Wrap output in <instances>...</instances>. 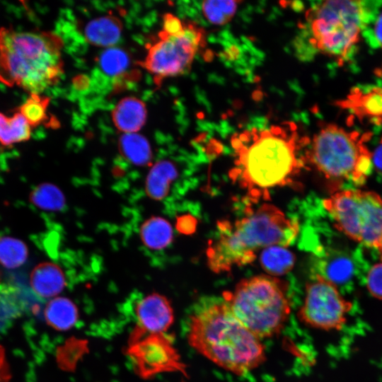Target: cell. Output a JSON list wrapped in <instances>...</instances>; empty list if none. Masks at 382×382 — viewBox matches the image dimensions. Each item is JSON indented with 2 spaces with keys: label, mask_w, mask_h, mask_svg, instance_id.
Wrapping results in <instances>:
<instances>
[{
  "label": "cell",
  "mask_w": 382,
  "mask_h": 382,
  "mask_svg": "<svg viewBox=\"0 0 382 382\" xmlns=\"http://www.w3.org/2000/svg\"><path fill=\"white\" fill-rule=\"evenodd\" d=\"M293 122L252 128L231 140L235 154L231 179L253 202L267 199L271 190L291 185L307 163L300 153L306 144Z\"/></svg>",
  "instance_id": "cell-1"
},
{
  "label": "cell",
  "mask_w": 382,
  "mask_h": 382,
  "mask_svg": "<svg viewBox=\"0 0 382 382\" xmlns=\"http://www.w3.org/2000/svg\"><path fill=\"white\" fill-rule=\"evenodd\" d=\"M187 338L198 353L239 376L266 359L260 339L235 316L223 298L207 301L190 315Z\"/></svg>",
  "instance_id": "cell-2"
},
{
  "label": "cell",
  "mask_w": 382,
  "mask_h": 382,
  "mask_svg": "<svg viewBox=\"0 0 382 382\" xmlns=\"http://www.w3.org/2000/svg\"><path fill=\"white\" fill-rule=\"evenodd\" d=\"M299 225L277 207L263 204L246 210L233 222L217 223V234L207 249V265L216 273L250 263L260 249L272 245L286 247L296 238Z\"/></svg>",
  "instance_id": "cell-3"
},
{
  "label": "cell",
  "mask_w": 382,
  "mask_h": 382,
  "mask_svg": "<svg viewBox=\"0 0 382 382\" xmlns=\"http://www.w3.org/2000/svg\"><path fill=\"white\" fill-rule=\"evenodd\" d=\"M63 42L51 32L0 28V81L30 94H41L64 73Z\"/></svg>",
  "instance_id": "cell-4"
},
{
  "label": "cell",
  "mask_w": 382,
  "mask_h": 382,
  "mask_svg": "<svg viewBox=\"0 0 382 382\" xmlns=\"http://www.w3.org/2000/svg\"><path fill=\"white\" fill-rule=\"evenodd\" d=\"M369 137L370 134L325 125L308 142L306 163L312 164L331 185L337 186L345 181L363 185L373 166L372 154L365 144Z\"/></svg>",
  "instance_id": "cell-5"
},
{
  "label": "cell",
  "mask_w": 382,
  "mask_h": 382,
  "mask_svg": "<svg viewBox=\"0 0 382 382\" xmlns=\"http://www.w3.org/2000/svg\"><path fill=\"white\" fill-rule=\"evenodd\" d=\"M285 282L270 275L244 279L223 294L235 316L260 338L280 332L291 312Z\"/></svg>",
  "instance_id": "cell-6"
},
{
  "label": "cell",
  "mask_w": 382,
  "mask_h": 382,
  "mask_svg": "<svg viewBox=\"0 0 382 382\" xmlns=\"http://www.w3.org/2000/svg\"><path fill=\"white\" fill-rule=\"evenodd\" d=\"M365 16L360 1L329 0L315 5L306 14L311 45L343 65L359 41Z\"/></svg>",
  "instance_id": "cell-7"
},
{
  "label": "cell",
  "mask_w": 382,
  "mask_h": 382,
  "mask_svg": "<svg viewBox=\"0 0 382 382\" xmlns=\"http://www.w3.org/2000/svg\"><path fill=\"white\" fill-rule=\"evenodd\" d=\"M323 206L338 231L366 247H378L382 240V198L377 193L342 190L325 199Z\"/></svg>",
  "instance_id": "cell-8"
},
{
  "label": "cell",
  "mask_w": 382,
  "mask_h": 382,
  "mask_svg": "<svg viewBox=\"0 0 382 382\" xmlns=\"http://www.w3.org/2000/svg\"><path fill=\"white\" fill-rule=\"evenodd\" d=\"M205 31L197 23L185 21L179 31L161 30L140 65L154 77L157 86L167 78L178 76L191 67L197 52L205 44Z\"/></svg>",
  "instance_id": "cell-9"
},
{
  "label": "cell",
  "mask_w": 382,
  "mask_h": 382,
  "mask_svg": "<svg viewBox=\"0 0 382 382\" xmlns=\"http://www.w3.org/2000/svg\"><path fill=\"white\" fill-rule=\"evenodd\" d=\"M126 353L134 372L142 379L169 372L187 376L186 366L171 337L166 333H147L136 326L130 335Z\"/></svg>",
  "instance_id": "cell-10"
},
{
  "label": "cell",
  "mask_w": 382,
  "mask_h": 382,
  "mask_svg": "<svg viewBox=\"0 0 382 382\" xmlns=\"http://www.w3.org/2000/svg\"><path fill=\"white\" fill-rule=\"evenodd\" d=\"M353 304L340 293L337 285L320 274L306 286V296L298 312L306 325L323 330H340L347 323Z\"/></svg>",
  "instance_id": "cell-11"
},
{
  "label": "cell",
  "mask_w": 382,
  "mask_h": 382,
  "mask_svg": "<svg viewBox=\"0 0 382 382\" xmlns=\"http://www.w3.org/2000/svg\"><path fill=\"white\" fill-rule=\"evenodd\" d=\"M137 326L147 333H166L174 321V312L166 296L154 292L141 299L135 308Z\"/></svg>",
  "instance_id": "cell-12"
},
{
  "label": "cell",
  "mask_w": 382,
  "mask_h": 382,
  "mask_svg": "<svg viewBox=\"0 0 382 382\" xmlns=\"http://www.w3.org/2000/svg\"><path fill=\"white\" fill-rule=\"evenodd\" d=\"M337 105L351 110L359 119H371L379 125L382 120V87H374L366 92L354 89Z\"/></svg>",
  "instance_id": "cell-13"
},
{
  "label": "cell",
  "mask_w": 382,
  "mask_h": 382,
  "mask_svg": "<svg viewBox=\"0 0 382 382\" xmlns=\"http://www.w3.org/2000/svg\"><path fill=\"white\" fill-rule=\"evenodd\" d=\"M111 117L116 128L123 134L137 133L146 122L147 110L141 100L128 96L116 104Z\"/></svg>",
  "instance_id": "cell-14"
},
{
  "label": "cell",
  "mask_w": 382,
  "mask_h": 382,
  "mask_svg": "<svg viewBox=\"0 0 382 382\" xmlns=\"http://www.w3.org/2000/svg\"><path fill=\"white\" fill-rule=\"evenodd\" d=\"M30 282L33 291L45 299L57 297L65 287L66 278L61 267L53 262H44L31 272Z\"/></svg>",
  "instance_id": "cell-15"
},
{
  "label": "cell",
  "mask_w": 382,
  "mask_h": 382,
  "mask_svg": "<svg viewBox=\"0 0 382 382\" xmlns=\"http://www.w3.org/2000/svg\"><path fill=\"white\" fill-rule=\"evenodd\" d=\"M179 175L178 168L170 160H160L154 164L145 180L144 189L147 196L156 201L166 198L172 183Z\"/></svg>",
  "instance_id": "cell-16"
},
{
  "label": "cell",
  "mask_w": 382,
  "mask_h": 382,
  "mask_svg": "<svg viewBox=\"0 0 382 382\" xmlns=\"http://www.w3.org/2000/svg\"><path fill=\"white\" fill-rule=\"evenodd\" d=\"M122 30V21L109 15L91 20L86 25L83 32L89 44L109 48L119 41Z\"/></svg>",
  "instance_id": "cell-17"
},
{
  "label": "cell",
  "mask_w": 382,
  "mask_h": 382,
  "mask_svg": "<svg viewBox=\"0 0 382 382\" xmlns=\"http://www.w3.org/2000/svg\"><path fill=\"white\" fill-rule=\"evenodd\" d=\"M44 316L49 326L59 331H66L76 323L79 311L71 299L57 296L47 303Z\"/></svg>",
  "instance_id": "cell-18"
},
{
  "label": "cell",
  "mask_w": 382,
  "mask_h": 382,
  "mask_svg": "<svg viewBox=\"0 0 382 382\" xmlns=\"http://www.w3.org/2000/svg\"><path fill=\"white\" fill-rule=\"evenodd\" d=\"M139 236L146 248L160 250L172 243L173 230L168 220L158 216H152L141 225Z\"/></svg>",
  "instance_id": "cell-19"
},
{
  "label": "cell",
  "mask_w": 382,
  "mask_h": 382,
  "mask_svg": "<svg viewBox=\"0 0 382 382\" xmlns=\"http://www.w3.org/2000/svg\"><path fill=\"white\" fill-rule=\"evenodd\" d=\"M122 156L138 166L149 165L152 160L150 144L146 137L137 133L122 134L118 140Z\"/></svg>",
  "instance_id": "cell-20"
},
{
  "label": "cell",
  "mask_w": 382,
  "mask_h": 382,
  "mask_svg": "<svg viewBox=\"0 0 382 382\" xmlns=\"http://www.w3.org/2000/svg\"><path fill=\"white\" fill-rule=\"evenodd\" d=\"M260 261L263 270L270 276H280L291 270L295 256L286 247L272 245L261 251Z\"/></svg>",
  "instance_id": "cell-21"
},
{
  "label": "cell",
  "mask_w": 382,
  "mask_h": 382,
  "mask_svg": "<svg viewBox=\"0 0 382 382\" xmlns=\"http://www.w3.org/2000/svg\"><path fill=\"white\" fill-rule=\"evenodd\" d=\"M31 127L18 112L11 117L0 112V144L11 146L13 144L25 141L30 138Z\"/></svg>",
  "instance_id": "cell-22"
},
{
  "label": "cell",
  "mask_w": 382,
  "mask_h": 382,
  "mask_svg": "<svg viewBox=\"0 0 382 382\" xmlns=\"http://www.w3.org/2000/svg\"><path fill=\"white\" fill-rule=\"evenodd\" d=\"M30 200L37 208L46 211H59L65 207V197L56 185L43 183L31 192Z\"/></svg>",
  "instance_id": "cell-23"
},
{
  "label": "cell",
  "mask_w": 382,
  "mask_h": 382,
  "mask_svg": "<svg viewBox=\"0 0 382 382\" xmlns=\"http://www.w3.org/2000/svg\"><path fill=\"white\" fill-rule=\"evenodd\" d=\"M28 256L26 245L21 240L9 237H0V264L9 269L23 265Z\"/></svg>",
  "instance_id": "cell-24"
},
{
  "label": "cell",
  "mask_w": 382,
  "mask_h": 382,
  "mask_svg": "<svg viewBox=\"0 0 382 382\" xmlns=\"http://www.w3.org/2000/svg\"><path fill=\"white\" fill-rule=\"evenodd\" d=\"M239 1L210 0L202 3V11L210 23L223 25L228 23L236 14Z\"/></svg>",
  "instance_id": "cell-25"
},
{
  "label": "cell",
  "mask_w": 382,
  "mask_h": 382,
  "mask_svg": "<svg viewBox=\"0 0 382 382\" xmlns=\"http://www.w3.org/2000/svg\"><path fill=\"white\" fill-rule=\"evenodd\" d=\"M49 103L50 98L47 96L31 94L30 97L21 105L19 112L31 127H37L47 119V110Z\"/></svg>",
  "instance_id": "cell-26"
},
{
  "label": "cell",
  "mask_w": 382,
  "mask_h": 382,
  "mask_svg": "<svg viewBox=\"0 0 382 382\" xmlns=\"http://www.w3.org/2000/svg\"><path fill=\"white\" fill-rule=\"evenodd\" d=\"M99 66L107 75L117 76L127 68L129 59L127 53L118 47H109L99 57Z\"/></svg>",
  "instance_id": "cell-27"
},
{
  "label": "cell",
  "mask_w": 382,
  "mask_h": 382,
  "mask_svg": "<svg viewBox=\"0 0 382 382\" xmlns=\"http://www.w3.org/2000/svg\"><path fill=\"white\" fill-rule=\"evenodd\" d=\"M86 350V346L82 340L77 339L68 340L59 347L57 351V360L59 367L64 370L75 368L76 362Z\"/></svg>",
  "instance_id": "cell-28"
},
{
  "label": "cell",
  "mask_w": 382,
  "mask_h": 382,
  "mask_svg": "<svg viewBox=\"0 0 382 382\" xmlns=\"http://www.w3.org/2000/svg\"><path fill=\"white\" fill-rule=\"evenodd\" d=\"M353 265L348 258L340 257L330 260L324 267V274H321L337 285L351 277Z\"/></svg>",
  "instance_id": "cell-29"
},
{
  "label": "cell",
  "mask_w": 382,
  "mask_h": 382,
  "mask_svg": "<svg viewBox=\"0 0 382 382\" xmlns=\"http://www.w3.org/2000/svg\"><path fill=\"white\" fill-rule=\"evenodd\" d=\"M366 285L372 296L382 300V262L370 268L366 275Z\"/></svg>",
  "instance_id": "cell-30"
},
{
  "label": "cell",
  "mask_w": 382,
  "mask_h": 382,
  "mask_svg": "<svg viewBox=\"0 0 382 382\" xmlns=\"http://www.w3.org/2000/svg\"><path fill=\"white\" fill-rule=\"evenodd\" d=\"M176 228L180 233L189 234L194 231L195 221L190 215H183L178 218Z\"/></svg>",
  "instance_id": "cell-31"
},
{
  "label": "cell",
  "mask_w": 382,
  "mask_h": 382,
  "mask_svg": "<svg viewBox=\"0 0 382 382\" xmlns=\"http://www.w3.org/2000/svg\"><path fill=\"white\" fill-rule=\"evenodd\" d=\"M11 374L6 358L4 349L0 345V382H8Z\"/></svg>",
  "instance_id": "cell-32"
},
{
  "label": "cell",
  "mask_w": 382,
  "mask_h": 382,
  "mask_svg": "<svg viewBox=\"0 0 382 382\" xmlns=\"http://www.w3.org/2000/svg\"><path fill=\"white\" fill-rule=\"evenodd\" d=\"M374 32L376 40L382 48V12L378 16L376 21Z\"/></svg>",
  "instance_id": "cell-33"
},
{
  "label": "cell",
  "mask_w": 382,
  "mask_h": 382,
  "mask_svg": "<svg viewBox=\"0 0 382 382\" xmlns=\"http://www.w3.org/2000/svg\"><path fill=\"white\" fill-rule=\"evenodd\" d=\"M373 164L376 167L382 171V144L380 145L372 154Z\"/></svg>",
  "instance_id": "cell-34"
},
{
  "label": "cell",
  "mask_w": 382,
  "mask_h": 382,
  "mask_svg": "<svg viewBox=\"0 0 382 382\" xmlns=\"http://www.w3.org/2000/svg\"><path fill=\"white\" fill-rule=\"evenodd\" d=\"M378 252H379V254H380V256L382 259V240L378 245V247L377 248Z\"/></svg>",
  "instance_id": "cell-35"
},
{
  "label": "cell",
  "mask_w": 382,
  "mask_h": 382,
  "mask_svg": "<svg viewBox=\"0 0 382 382\" xmlns=\"http://www.w3.org/2000/svg\"><path fill=\"white\" fill-rule=\"evenodd\" d=\"M380 124L382 125V120H381L379 125H380Z\"/></svg>",
  "instance_id": "cell-36"
}]
</instances>
